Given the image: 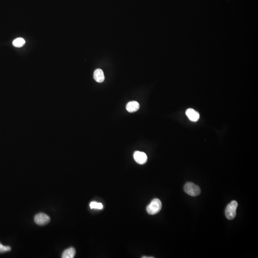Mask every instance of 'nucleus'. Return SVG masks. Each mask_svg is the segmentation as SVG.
<instances>
[{"instance_id": "12", "label": "nucleus", "mask_w": 258, "mask_h": 258, "mask_svg": "<svg viewBox=\"0 0 258 258\" xmlns=\"http://www.w3.org/2000/svg\"><path fill=\"white\" fill-rule=\"evenodd\" d=\"M11 250V248L10 246H4L0 243V253H4Z\"/></svg>"}, {"instance_id": "6", "label": "nucleus", "mask_w": 258, "mask_h": 258, "mask_svg": "<svg viewBox=\"0 0 258 258\" xmlns=\"http://www.w3.org/2000/svg\"><path fill=\"white\" fill-rule=\"evenodd\" d=\"M186 113L189 120L192 122H197L199 119L200 115L199 113L193 108H189L187 110Z\"/></svg>"}, {"instance_id": "7", "label": "nucleus", "mask_w": 258, "mask_h": 258, "mask_svg": "<svg viewBox=\"0 0 258 258\" xmlns=\"http://www.w3.org/2000/svg\"><path fill=\"white\" fill-rule=\"evenodd\" d=\"M140 108V105L138 102L135 101L129 102L126 105V110L129 112H137Z\"/></svg>"}, {"instance_id": "5", "label": "nucleus", "mask_w": 258, "mask_h": 258, "mask_svg": "<svg viewBox=\"0 0 258 258\" xmlns=\"http://www.w3.org/2000/svg\"><path fill=\"white\" fill-rule=\"evenodd\" d=\"M133 158L135 162L140 164H144L147 161V157L146 153L140 151L134 152Z\"/></svg>"}, {"instance_id": "13", "label": "nucleus", "mask_w": 258, "mask_h": 258, "mask_svg": "<svg viewBox=\"0 0 258 258\" xmlns=\"http://www.w3.org/2000/svg\"><path fill=\"white\" fill-rule=\"evenodd\" d=\"M142 258H154V257H145V256H144V257H142Z\"/></svg>"}, {"instance_id": "1", "label": "nucleus", "mask_w": 258, "mask_h": 258, "mask_svg": "<svg viewBox=\"0 0 258 258\" xmlns=\"http://www.w3.org/2000/svg\"><path fill=\"white\" fill-rule=\"evenodd\" d=\"M162 203L158 198H155L151 201V203L147 207L146 210L149 214H157L160 212L162 208Z\"/></svg>"}, {"instance_id": "3", "label": "nucleus", "mask_w": 258, "mask_h": 258, "mask_svg": "<svg viewBox=\"0 0 258 258\" xmlns=\"http://www.w3.org/2000/svg\"><path fill=\"white\" fill-rule=\"evenodd\" d=\"M184 192L192 197H197L200 194L201 189L198 186L193 183H187L184 187Z\"/></svg>"}, {"instance_id": "2", "label": "nucleus", "mask_w": 258, "mask_h": 258, "mask_svg": "<svg viewBox=\"0 0 258 258\" xmlns=\"http://www.w3.org/2000/svg\"><path fill=\"white\" fill-rule=\"evenodd\" d=\"M238 204L237 201H232L228 205L225 209V216L229 220L233 219L236 216V210Z\"/></svg>"}, {"instance_id": "4", "label": "nucleus", "mask_w": 258, "mask_h": 258, "mask_svg": "<svg viewBox=\"0 0 258 258\" xmlns=\"http://www.w3.org/2000/svg\"><path fill=\"white\" fill-rule=\"evenodd\" d=\"M34 220L36 224L40 226H43L47 224L50 221V218L46 214L41 213L36 215Z\"/></svg>"}, {"instance_id": "8", "label": "nucleus", "mask_w": 258, "mask_h": 258, "mask_svg": "<svg viewBox=\"0 0 258 258\" xmlns=\"http://www.w3.org/2000/svg\"><path fill=\"white\" fill-rule=\"evenodd\" d=\"M94 78L97 82L101 83L105 79L104 73L101 69H97L94 72Z\"/></svg>"}, {"instance_id": "9", "label": "nucleus", "mask_w": 258, "mask_h": 258, "mask_svg": "<svg viewBox=\"0 0 258 258\" xmlns=\"http://www.w3.org/2000/svg\"><path fill=\"white\" fill-rule=\"evenodd\" d=\"M76 250L74 248H70L66 249L63 253L62 258H73L75 257Z\"/></svg>"}, {"instance_id": "11", "label": "nucleus", "mask_w": 258, "mask_h": 258, "mask_svg": "<svg viewBox=\"0 0 258 258\" xmlns=\"http://www.w3.org/2000/svg\"><path fill=\"white\" fill-rule=\"evenodd\" d=\"M90 208L91 209H102L103 208V205L101 203L96 202H92L90 205Z\"/></svg>"}, {"instance_id": "10", "label": "nucleus", "mask_w": 258, "mask_h": 258, "mask_svg": "<svg viewBox=\"0 0 258 258\" xmlns=\"http://www.w3.org/2000/svg\"><path fill=\"white\" fill-rule=\"evenodd\" d=\"M26 41L24 38L19 37L15 39L12 42V45L16 47H21L25 45Z\"/></svg>"}]
</instances>
